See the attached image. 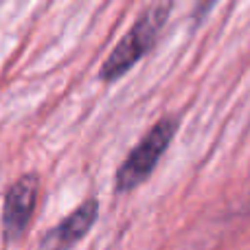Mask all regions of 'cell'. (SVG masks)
Here are the masks:
<instances>
[{"instance_id": "cell-4", "label": "cell", "mask_w": 250, "mask_h": 250, "mask_svg": "<svg viewBox=\"0 0 250 250\" xmlns=\"http://www.w3.org/2000/svg\"><path fill=\"white\" fill-rule=\"evenodd\" d=\"M97 211H99V207H97L95 200H86L77 211L70 213L48 237L53 250H66L68 246H73L75 242H79L90 230V226L95 224Z\"/></svg>"}, {"instance_id": "cell-5", "label": "cell", "mask_w": 250, "mask_h": 250, "mask_svg": "<svg viewBox=\"0 0 250 250\" xmlns=\"http://www.w3.org/2000/svg\"><path fill=\"white\" fill-rule=\"evenodd\" d=\"M215 2H217V0H198V2H195V9H193V18H195V20L204 18L213 9V4H215Z\"/></svg>"}, {"instance_id": "cell-2", "label": "cell", "mask_w": 250, "mask_h": 250, "mask_svg": "<svg viewBox=\"0 0 250 250\" xmlns=\"http://www.w3.org/2000/svg\"><path fill=\"white\" fill-rule=\"evenodd\" d=\"M176 119H160L145 136L138 141V145L127 154L117 173V189L129 191L138 187L158 165L163 154L167 151L173 134H176Z\"/></svg>"}, {"instance_id": "cell-1", "label": "cell", "mask_w": 250, "mask_h": 250, "mask_svg": "<svg viewBox=\"0 0 250 250\" xmlns=\"http://www.w3.org/2000/svg\"><path fill=\"white\" fill-rule=\"evenodd\" d=\"M173 0H154L145 11L138 16L132 29L121 38V42L114 46L108 60L101 66V79L104 82H117L121 79L134 64L143 60L158 42L160 31L167 24L171 13Z\"/></svg>"}, {"instance_id": "cell-3", "label": "cell", "mask_w": 250, "mask_h": 250, "mask_svg": "<svg viewBox=\"0 0 250 250\" xmlns=\"http://www.w3.org/2000/svg\"><path fill=\"white\" fill-rule=\"evenodd\" d=\"M38 202V178L22 176L4 195L2 230L7 239H18L29 226Z\"/></svg>"}]
</instances>
